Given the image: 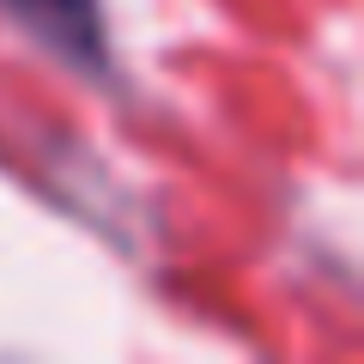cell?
<instances>
[{
	"instance_id": "6da1fadb",
	"label": "cell",
	"mask_w": 364,
	"mask_h": 364,
	"mask_svg": "<svg viewBox=\"0 0 364 364\" xmlns=\"http://www.w3.org/2000/svg\"><path fill=\"white\" fill-rule=\"evenodd\" d=\"M0 13L18 18L25 31H37L55 55H67L79 67H104L109 61L97 0H0Z\"/></svg>"
}]
</instances>
